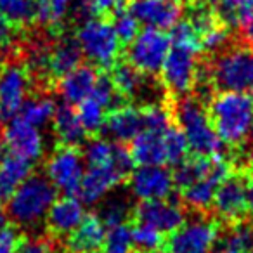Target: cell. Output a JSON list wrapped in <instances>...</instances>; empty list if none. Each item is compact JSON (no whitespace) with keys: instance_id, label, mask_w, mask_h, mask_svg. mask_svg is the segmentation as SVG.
I'll return each instance as SVG.
<instances>
[{"instance_id":"cell-18","label":"cell","mask_w":253,"mask_h":253,"mask_svg":"<svg viewBox=\"0 0 253 253\" xmlns=\"http://www.w3.org/2000/svg\"><path fill=\"white\" fill-rule=\"evenodd\" d=\"M97 78V68H94L92 64H80L57 78V92L63 102L77 106L92 94Z\"/></svg>"},{"instance_id":"cell-42","label":"cell","mask_w":253,"mask_h":253,"mask_svg":"<svg viewBox=\"0 0 253 253\" xmlns=\"http://www.w3.org/2000/svg\"><path fill=\"white\" fill-rule=\"evenodd\" d=\"M12 39H14V26L0 16V47L12 43Z\"/></svg>"},{"instance_id":"cell-48","label":"cell","mask_w":253,"mask_h":253,"mask_svg":"<svg viewBox=\"0 0 253 253\" xmlns=\"http://www.w3.org/2000/svg\"><path fill=\"white\" fill-rule=\"evenodd\" d=\"M2 120H4V113H2V109H0V123H2Z\"/></svg>"},{"instance_id":"cell-47","label":"cell","mask_w":253,"mask_h":253,"mask_svg":"<svg viewBox=\"0 0 253 253\" xmlns=\"http://www.w3.org/2000/svg\"><path fill=\"white\" fill-rule=\"evenodd\" d=\"M250 139H252V162H253V134H252V137H250Z\"/></svg>"},{"instance_id":"cell-49","label":"cell","mask_w":253,"mask_h":253,"mask_svg":"<svg viewBox=\"0 0 253 253\" xmlns=\"http://www.w3.org/2000/svg\"><path fill=\"white\" fill-rule=\"evenodd\" d=\"M95 253H101V252H95Z\"/></svg>"},{"instance_id":"cell-22","label":"cell","mask_w":253,"mask_h":253,"mask_svg":"<svg viewBox=\"0 0 253 253\" xmlns=\"http://www.w3.org/2000/svg\"><path fill=\"white\" fill-rule=\"evenodd\" d=\"M32 163L11 155L0 144V203L4 205L18 186L32 173Z\"/></svg>"},{"instance_id":"cell-30","label":"cell","mask_w":253,"mask_h":253,"mask_svg":"<svg viewBox=\"0 0 253 253\" xmlns=\"http://www.w3.org/2000/svg\"><path fill=\"white\" fill-rule=\"evenodd\" d=\"M132 213H134V207L128 201L126 196H111L108 200L102 201L101 208L97 211V217L104 224V227H113V225L125 224V222L132 220Z\"/></svg>"},{"instance_id":"cell-6","label":"cell","mask_w":253,"mask_h":253,"mask_svg":"<svg viewBox=\"0 0 253 253\" xmlns=\"http://www.w3.org/2000/svg\"><path fill=\"white\" fill-rule=\"evenodd\" d=\"M220 229L222 224L215 217L205 213L186 217L180 227L167 236L165 250L169 253H211Z\"/></svg>"},{"instance_id":"cell-3","label":"cell","mask_w":253,"mask_h":253,"mask_svg":"<svg viewBox=\"0 0 253 253\" xmlns=\"http://www.w3.org/2000/svg\"><path fill=\"white\" fill-rule=\"evenodd\" d=\"M56 198V187L45 175L30 173L5 201L7 218H11L18 227H33L45 218Z\"/></svg>"},{"instance_id":"cell-27","label":"cell","mask_w":253,"mask_h":253,"mask_svg":"<svg viewBox=\"0 0 253 253\" xmlns=\"http://www.w3.org/2000/svg\"><path fill=\"white\" fill-rule=\"evenodd\" d=\"M56 101H54L50 95L47 94H35V95H28L23 106L19 108L18 115L21 120H25L26 123L37 126L42 130L43 126H47L52 122V116L56 113Z\"/></svg>"},{"instance_id":"cell-45","label":"cell","mask_w":253,"mask_h":253,"mask_svg":"<svg viewBox=\"0 0 253 253\" xmlns=\"http://www.w3.org/2000/svg\"><path fill=\"white\" fill-rule=\"evenodd\" d=\"M132 253H169V252L163 248V250H155V252H137V250H132Z\"/></svg>"},{"instance_id":"cell-39","label":"cell","mask_w":253,"mask_h":253,"mask_svg":"<svg viewBox=\"0 0 253 253\" xmlns=\"http://www.w3.org/2000/svg\"><path fill=\"white\" fill-rule=\"evenodd\" d=\"M229 42V28L222 21L215 23L211 28L201 35V50L207 52H218Z\"/></svg>"},{"instance_id":"cell-17","label":"cell","mask_w":253,"mask_h":253,"mask_svg":"<svg viewBox=\"0 0 253 253\" xmlns=\"http://www.w3.org/2000/svg\"><path fill=\"white\" fill-rule=\"evenodd\" d=\"M144 130L141 108L132 104H120L106 116L102 132L118 144H126Z\"/></svg>"},{"instance_id":"cell-29","label":"cell","mask_w":253,"mask_h":253,"mask_svg":"<svg viewBox=\"0 0 253 253\" xmlns=\"http://www.w3.org/2000/svg\"><path fill=\"white\" fill-rule=\"evenodd\" d=\"M0 16L14 28H23L37 21L35 0H0Z\"/></svg>"},{"instance_id":"cell-14","label":"cell","mask_w":253,"mask_h":253,"mask_svg":"<svg viewBox=\"0 0 253 253\" xmlns=\"http://www.w3.org/2000/svg\"><path fill=\"white\" fill-rule=\"evenodd\" d=\"M32 88V77L26 66L9 63L0 68V109L4 118L18 115L23 102L28 99Z\"/></svg>"},{"instance_id":"cell-38","label":"cell","mask_w":253,"mask_h":253,"mask_svg":"<svg viewBox=\"0 0 253 253\" xmlns=\"http://www.w3.org/2000/svg\"><path fill=\"white\" fill-rule=\"evenodd\" d=\"M111 25H113V30H115L116 37L118 40L122 42V45H126V43H130L132 40L135 39L139 32H141V25L139 21L134 18L128 9H120L113 14V19H111Z\"/></svg>"},{"instance_id":"cell-24","label":"cell","mask_w":253,"mask_h":253,"mask_svg":"<svg viewBox=\"0 0 253 253\" xmlns=\"http://www.w3.org/2000/svg\"><path fill=\"white\" fill-rule=\"evenodd\" d=\"M82 50L78 47L75 37H64L54 42L49 52V75L50 77H63L68 71L75 70L77 66L82 64Z\"/></svg>"},{"instance_id":"cell-8","label":"cell","mask_w":253,"mask_h":253,"mask_svg":"<svg viewBox=\"0 0 253 253\" xmlns=\"http://www.w3.org/2000/svg\"><path fill=\"white\" fill-rule=\"evenodd\" d=\"M85 173V160L73 146H59L45 163V177L63 196H77Z\"/></svg>"},{"instance_id":"cell-31","label":"cell","mask_w":253,"mask_h":253,"mask_svg":"<svg viewBox=\"0 0 253 253\" xmlns=\"http://www.w3.org/2000/svg\"><path fill=\"white\" fill-rule=\"evenodd\" d=\"M132 232V250L137 252H155V250L165 248L167 236L158 229L144 224V222L130 220Z\"/></svg>"},{"instance_id":"cell-7","label":"cell","mask_w":253,"mask_h":253,"mask_svg":"<svg viewBox=\"0 0 253 253\" xmlns=\"http://www.w3.org/2000/svg\"><path fill=\"white\" fill-rule=\"evenodd\" d=\"M172 49L167 32L156 28H141L130 43H126V63L142 75H158Z\"/></svg>"},{"instance_id":"cell-34","label":"cell","mask_w":253,"mask_h":253,"mask_svg":"<svg viewBox=\"0 0 253 253\" xmlns=\"http://www.w3.org/2000/svg\"><path fill=\"white\" fill-rule=\"evenodd\" d=\"M102 253H132V232L130 222L113 225L106 229Z\"/></svg>"},{"instance_id":"cell-15","label":"cell","mask_w":253,"mask_h":253,"mask_svg":"<svg viewBox=\"0 0 253 253\" xmlns=\"http://www.w3.org/2000/svg\"><path fill=\"white\" fill-rule=\"evenodd\" d=\"M128 11L144 28H156L169 32L180 21V4L173 0H130Z\"/></svg>"},{"instance_id":"cell-40","label":"cell","mask_w":253,"mask_h":253,"mask_svg":"<svg viewBox=\"0 0 253 253\" xmlns=\"http://www.w3.org/2000/svg\"><path fill=\"white\" fill-rule=\"evenodd\" d=\"M19 236L21 232L18 225L5 224L4 227H0V253H16Z\"/></svg>"},{"instance_id":"cell-5","label":"cell","mask_w":253,"mask_h":253,"mask_svg":"<svg viewBox=\"0 0 253 253\" xmlns=\"http://www.w3.org/2000/svg\"><path fill=\"white\" fill-rule=\"evenodd\" d=\"M210 84L220 92L253 90V47L236 45L222 50L210 66Z\"/></svg>"},{"instance_id":"cell-35","label":"cell","mask_w":253,"mask_h":253,"mask_svg":"<svg viewBox=\"0 0 253 253\" xmlns=\"http://www.w3.org/2000/svg\"><path fill=\"white\" fill-rule=\"evenodd\" d=\"M141 111H142V125H144V130L163 132V130H167L170 125H173L172 111H170L165 104H162V102H149L144 108H141Z\"/></svg>"},{"instance_id":"cell-37","label":"cell","mask_w":253,"mask_h":253,"mask_svg":"<svg viewBox=\"0 0 253 253\" xmlns=\"http://www.w3.org/2000/svg\"><path fill=\"white\" fill-rule=\"evenodd\" d=\"M61 241L45 236H28L21 234L18 239L16 253H64V246H59Z\"/></svg>"},{"instance_id":"cell-33","label":"cell","mask_w":253,"mask_h":253,"mask_svg":"<svg viewBox=\"0 0 253 253\" xmlns=\"http://www.w3.org/2000/svg\"><path fill=\"white\" fill-rule=\"evenodd\" d=\"M37 23L45 26H57L66 19L71 9V0H35Z\"/></svg>"},{"instance_id":"cell-4","label":"cell","mask_w":253,"mask_h":253,"mask_svg":"<svg viewBox=\"0 0 253 253\" xmlns=\"http://www.w3.org/2000/svg\"><path fill=\"white\" fill-rule=\"evenodd\" d=\"M75 40L80 47L82 56L94 68L111 70L118 63L122 42L116 37L111 21L102 16L84 19L75 32Z\"/></svg>"},{"instance_id":"cell-43","label":"cell","mask_w":253,"mask_h":253,"mask_svg":"<svg viewBox=\"0 0 253 253\" xmlns=\"http://www.w3.org/2000/svg\"><path fill=\"white\" fill-rule=\"evenodd\" d=\"M246 208H248V215L253 218V179H248V186H246Z\"/></svg>"},{"instance_id":"cell-12","label":"cell","mask_w":253,"mask_h":253,"mask_svg":"<svg viewBox=\"0 0 253 253\" xmlns=\"http://www.w3.org/2000/svg\"><path fill=\"white\" fill-rule=\"evenodd\" d=\"M126 180L130 194L141 201L163 200L172 196L175 189L173 173L165 165H139Z\"/></svg>"},{"instance_id":"cell-25","label":"cell","mask_w":253,"mask_h":253,"mask_svg":"<svg viewBox=\"0 0 253 253\" xmlns=\"http://www.w3.org/2000/svg\"><path fill=\"white\" fill-rule=\"evenodd\" d=\"M111 82L115 85L116 92L120 94L122 99H135L144 95L148 82H146V75L135 70L132 64L128 63H116L111 68Z\"/></svg>"},{"instance_id":"cell-13","label":"cell","mask_w":253,"mask_h":253,"mask_svg":"<svg viewBox=\"0 0 253 253\" xmlns=\"http://www.w3.org/2000/svg\"><path fill=\"white\" fill-rule=\"evenodd\" d=\"M186 217V205L179 200H173L172 196L163 200L141 201L137 207H134V213H132V220L144 222L158 229L165 236L180 227Z\"/></svg>"},{"instance_id":"cell-32","label":"cell","mask_w":253,"mask_h":253,"mask_svg":"<svg viewBox=\"0 0 253 253\" xmlns=\"http://www.w3.org/2000/svg\"><path fill=\"white\" fill-rule=\"evenodd\" d=\"M116 151V142L111 139H102V137H92L84 144V151L82 156L85 160V167H97L111 163L115 158Z\"/></svg>"},{"instance_id":"cell-41","label":"cell","mask_w":253,"mask_h":253,"mask_svg":"<svg viewBox=\"0 0 253 253\" xmlns=\"http://www.w3.org/2000/svg\"><path fill=\"white\" fill-rule=\"evenodd\" d=\"M94 16H113L116 11L123 9L125 0H88Z\"/></svg>"},{"instance_id":"cell-26","label":"cell","mask_w":253,"mask_h":253,"mask_svg":"<svg viewBox=\"0 0 253 253\" xmlns=\"http://www.w3.org/2000/svg\"><path fill=\"white\" fill-rule=\"evenodd\" d=\"M224 179L220 177H205V179L198 180V182L191 184V186L180 189V198H182V203L187 208L198 211V213H207L211 208L213 203V196L217 186L222 182Z\"/></svg>"},{"instance_id":"cell-21","label":"cell","mask_w":253,"mask_h":253,"mask_svg":"<svg viewBox=\"0 0 253 253\" xmlns=\"http://www.w3.org/2000/svg\"><path fill=\"white\" fill-rule=\"evenodd\" d=\"M165 132V130H163ZM163 132H149L142 130L130 141L132 160L135 165H165L167 163V148Z\"/></svg>"},{"instance_id":"cell-20","label":"cell","mask_w":253,"mask_h":253,"mask_svg":"<svg viewBox=\"0 0 253 253\" xmlns=\"http://www.w3.org/2000/svg\"><path fill=\"white\" fill-rule=\"evenodd\" d=\"M215 14L227 28L253 40V0H215Z\"/></svg>"},{"instance_id":"cell-36","label":"cell","mask_w":253,"mask_h":253,"mask_svg":"<svg viewBox=\"0 0 253 253\" xmlns=\"http://www.w3.org/2000/svg\"><path fill=\"white\" fill-rule=\"evenodd\" d=\"M169 32L170 42L173 47H182V49L194 50L198 54L201 52V35L187 19L177 21Z\"/></svg>"},{"instance_id":"cell-44","label":"cell","mask_w":253,"mask_h":253,"mask_svg":"<svg viewBox=\"0 0 253 253\" xmlns=\"http://www.w3.org/2000/svg\"><path fill=\"white\" fill-rule=\"evenodd\" d=\"M7 224V211H5L4 205L0 203V227H4Z\"/></svg>"},{"instance_id":"cell-9","label":"cell","mask_w":253,"mask_h":253,"mask_svg":"<svg viewBox=\"0 0 253 253\" xmlns=\"http://www.w3.org/2000/svg\"><path fill=\"white\" fill-rule=\"evenodd\" d=\"M200 73L201 66L198 61V52L173 45L160 70L163 87L175 97H184L189 94L196 87Z\"/></svg>"},{"instance_id":"cell-16","label":"cell","mask_w":253,"mask_h":253,"mask_svg":"<svg viewBox=\"0 0 253 253\" xmlns=\"http://www.w3.org/2000/svg\"><path fill=\"white\" fill-rule=\"evenodd\" d=\"M85 217L84 203L77 196H63L56 198L50 205L49 211L45 215V229L50 238L64 239L71 231L78 227Z\"/></svg>"},{"instance_id":"cell-19","label":"cell","mask_w":253,"mask_h":253,"mask_svg":"<svg viewBox=\"0 0 253 253\" xmlns=\"http://www.w3.org/2000/svg\"><path fill=\"white\" fill-rule=\"evenodd\" d=\"M106 227L97 213H85L84 220L75 231L64 238L66 253H95L102 248Z\"/></svg>"},{"instance_id":"cell-1","label":"cell","mask_w":253,"mask_h":253,"mask_svg":"<svg viewBox=\"0 0 253 253\" xmlns=\"http://www.w3.org/2000/svg\"><path fill=\"white\" fill-rule=\"evenodd\" d=\"M211 125L224 146L239 148L253 134V95L218 92L208 104Z\"/></svg>"},{"instance_id":"cell-46","label":"cell","mask_w":253,"mask_h":253,"mask_svg":"<svg viewBox=\"0 0 253 253\" xmlns=\"http://www.w3.org/2000/svg\"><path fill=\"white\" fill-rule=\"evenodd\" d=\"M173 2H177V4H194L196 0H173Z\"/></svg>"},{"instance_id":"cell-23","label":"cell","mask_w":253,"mask_h":253,"mask_svg":"<svg viewBox=\"0 0 253 253\" xmlns=\"http://www.w3.org/2000/svg\"><path fill=\"white\" fill-rule=\"evenodd\" d=\"M50 123H52L54 134L59 139L61 146L78 148V146L85 142V135L87 134H85L84 126H82L80 120H78L75 106H70L66 102L57 106Z\"/></svg>"},{"instance_id":"cell-2","label":"cell","mask_w":253,"mask_h":253,"mask_svg":"<svg viewBox=\"0 0 253 253\" xmlns=\"http://www.w3.org/2000/svg\"><path fill=\"white\" fill-rule=\"evenodd\" d=\"M172 116L186 137L189 153L196 156H222L224 142L218 139L207 106L200 97H179Z\"/></svg>"},{"instance_id":"cell-11","label":"cell","mask_w":253,"mask_h":253,"mask_svg":"<svg viewBox=\"0 0 253 253\" xmlns=\"http://www.w3.org/2000/svg\"><path fill=\"white\" fill-rule=\"evenodd\" d=\"M0 144L11 155L18 156L32 165L42 160L43 153H45V139H43L42 130L26 123L19 116H12L7 125L4 126Z\"/></svg>"},{"instance_id":"cell-28","label":"cell","mask_w":253,"mask_h":253,"mask_svg":"<svg viewBox=\"0 0 253 253\" xmlns=\"http://www.w3.org/2000/svg\"><path fill=\"white\" fill-rule=\"evenodd\" d=\"M75 109H77L78 120H80L82 126H84L85 134L95 135V134H99V132H102L106 116H108V113H109V109L106 108L102 102H99L95 97L88 95L80 104L75 106Z\"/></svg>"},{"instance_id":"cell-10","label":"cell","mask_w":253,"mask_h":253,"mask_svg":"<svg viewBox=\"0 0 253 253\" xmlns=\"http://www.w3.org/2000/svg\"><path fill=\"white\" fill-rule=\"evenodd\" d=\"M246 186H248V177L243 172H231L217 186L211 208L215 218L220 224L232 225L246 218L248 215Z\"/></svg>"}]
</instances>
